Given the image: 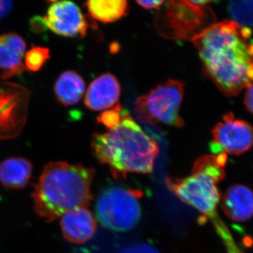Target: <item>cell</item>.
<instances>
[{
  "instance_id": "obj_4",
  "label": "cell",
  "mask_w": 253,
  "mask_h": 253,
  "mask_svg": "<svg viewBox=\"0 0 253 253\" xmlns=\"http://www.w3.org/2000/svg\"><path fill=\"white\" fill-rule=\"evenodd\" d=\"M227 156L225 153L205 155L198 158L191 174L185 178L166 179L171 192L184 204L199 211L201 224L211 220L214 229L224 224L218 215L217 208L221 199L217 184L225 177Z\"/></svg>"
},
{
  "instance_id": "obj_21",
  "label": "cell",
  "mask_w": 253,
  "mask_h": 253,
  "mask_svg": "<svg viewBox=\"0 0 253 253\" xmlns=\"http://www.w3.org/2000/svg\"><path fill=\"white\" fill-rule=\"evenodd\" d=\"M121 253H160L157 249L146 243H136L126 246Z\"/></svg>"
},
{
  "instance_id": "obj_24",
  "label": "cell",
  "mask_w": 253,
  "mask_h": 253,
  "mask_svg": "<svg viewBox=\"0 0 253 253\" xmlns=\"http://www.w3.org/2000/svg\"><path fill=\"white\" fill-rule=\"evenodd\" d=\"M138 4L145 9H151L159 7L161 4H164V1H136Z\"/></svg>"
},
{
  "instance_id": "obj_3",
  "label": "cell",
  "mask_w": 253,
  "mask_h": 253,
  "mask_svg": "<svg viewBox=\"0 0 253 253\" xmlns=\"http://www.w3.org/2000/svg\"><path fill=\"white\" fill-rule=\"evenodd\" d=\"M94 174V168L82 164L48 163L32 194L35 211L51 222L71 210L88 207L93 199Z\"/></svg>"
},
{
  "instance_id": "obj_8",
  "label": "cell",
  "mask_w": 253,
  "mask_h": 253,
  "mask_svg": "<svg viewBox=\"0 0 253 253\" xmlns=\"http://www.w3.org/2000/svg\"><path fill=\"white\" fill-rule=\"evenodd\" d=\"M29 99V91L25 86L0 81V139H13L22 131Z\"/></svg>"
},
{
  "instance_id": "obj_22",
  "label": "cell",
  "mask_w": 253,
  "mask_h": 253,
  "mask_svg": "<svg viewBox=\"0 0 253 253\" xmlns=\"http://www.w3.org/2000/svg\"><path fill=\"white\" fill-rule=\"evenodd\" d=\"M244 104L246 105L248 111L253 114V83L246 88Z\"/></svg>"
},
{
  "instance_id": "obj_5",
  "label": "cell",
  "mask_w": 253,
  "mask_h": 253,
  "mask_svg": "<svg viewBox=\"0 0 253 253\" xmlns=\"http://www.w3.org/2000/svg\"><path fill=\"white\" fill-rule=\"evenodd\" d=\"M211 1H170L158 16V28L163 36L175 40H191L215 23L207 4Z\"/></svg>"
},
{
  "instance_id": "obj_11",
  "label": "cell",
  "mask_w": 253,
  "mask_h": 253,
  "mask_svg": "<svg viewBox=\"0 0 253 253\" xmlns=\"http://www.w3.org/2000/svg\"><path fill=\"white\" fill-rule=\"evenodd\" d=\"M60 226L63 237L70 243L85 244L94 235L96 223L85 208L71 210L61 217Z\"/></svg>"
},
{
  "instance_id": "obj_16",
  "label": "cell",
  "mask_w": 253,
  "mask_h": 253,
  "mask_svg": "<svg viewBox=\"0 0 253 253\" xmlns=\"http://www.w3.org/2000/svg\"><path fill=\"white\" fill-rule=\"evenodd\" d=\"M85 91L83 78L73 71H65L55 83L54 92L58 101L65 106L76 105Z\"/></svg>"
},
{
  "instance_id": "obj_14",
  "label": "cell",
  "mask_w": 253,
  "mask_h": 253,
  "mask_svg": "<svg viewBox=\"0 0 253 253\" xmlns=\"http://www.w3.org/2000/svg\"><path fill=\"white\" fill-rule=\"evenodd\" d=\"M221 209L229 219L244 222L253 217V192L246 186L228 188L221 201Z\"/></svg>"
},
{
  "instance_id": "obj_20",
  "label": "cell",
  "mask_w": 253,
  "mask_h": 253,
  "mask_svg": "<svg viewBox=\"0 0 253 253\" xmlns=\"http://www.w3.org/2000/svg\"><path fill=\"white\" fill-rule=\"evenodd\" d=\"M123 109L121 106H116L113 109L109 110L100 115L98 121L104 125L108 129H111L121 121Z\"/></svg>"
},
{
  "instance_id": "obj_1",
  "label": "cell",
  "mask_w": 253,
  "mask_h": 253,
  "mask_svg": "<svg viewBox=\"0 0 253 253\" xmlns=\"http://www.w3.org/2000/svg\"><path fill=\"white\" fill-rule=\"evenodd\" d=\"M252 30L233 20L215 23L192 40L204 74L225 96L253 83Z\"/></svg>"
},
{
  "instance_id": "obj_6",
  "label": "cell",
  "mask_w": 253,
  "mask_h": 253,
  "mask_svg": "<svg viewBox=\"0 0 253 253\" xmlns=\"http://www.w3.org/2000/svg\"><path fill=\"white\" fill-rule=\"evenodd\" d=\"M141 190L111 186L103 190L95 204L96 217L106 229L126 232L134 229L140 221Z\"/></svg>"
},
{
  "instance_id": "obj_15",
  "label": "cell",
  "mask_w": 253,
  "mask_h": 253,
  "mask_svg": "<svg viewBox=\"0 0 253 253\" xmlns=\"http://www.w3.org/2000/svg\"><path fill=\"white\" fill-rule=\"evenodd\" d=\"M33 171V164L27 158H7L0 163V183L9 189H23L31 180Z\"/></svg>"
},
{
  "instance_id": "obj_19",
  "label": "cell",
  "mask_w": 253,
  "mask_h": 253,
  "mask_svg": "<svg viewBox=\"0 0 253 253\" xmlns=\"http://www.w3.org/2000/svg\"><path fill=\"white\" fill-rule=\"evenodd\" d=\"M50 59V51L44 46H33L25 55V67L32 72H37Z\"/></svg>"
},
{
  "instance_id": "obj_10",
  "label": "cell",
  "mask_w": 253,
  "mask_h": 253,
  "mask_svg": "<svg viewBox=\"0 0 253 253\" xmlns=\"http://www.w3.org/2000/svg\"><path fill=\"white\" fill-rule=\"evenodd\" d=\"M43 21L50 31L66 38H83L88 29L81 9L71 1H51Z\"/></svg>"
},
{
  "instance_id": "obj_18",
  "label": "cell",
  "mask_w": 253,
  "mask_h": 253,
  "mask_svg": "<svg viewBox=\"0 0 253 253\" xmlns=\"http://www.w3.org/2000/svg\"><path fill=\"white\" fill-rule=\"evenodd\" d=\"M227 8L233 21L241 26L253 28V1H231Z\"/></svg>"
},
{
  "instance_id": "obj_17",
  "label": "cell",
  "mask_w": 253,
  "mask_h": 253,
  "mask_svg": "<svg viewBox=\"0 0 253 253\" xmlns=\"http://www.w3.org/2000/svg\"><path fill=\"white\" fill-rule=\"evenodd\" d=\"M86 6L93 18L102 23H113L127 12V1L125 0H91Z\"/></svg>"
},
{
  "instance_id": "obj_23",
  "label": "cell",
  "mask_w": 253,
  "mask_h": 253,
  "mask_svg": "<svg viewBox=\"0 0 253 253\" xmlns=\"http://www.w3.org/2000/svg\"><path fill=\"white\" fill-rule=\"evenodd\" d=\"M12 8V1H0V19L5 17Z\"/></svg>"
},
{
  "instance_id": "obj_13",
  "label": "cell",
  "mask_w": 253,
  "mask_h": 253,
  "mask_svg": "<svg viewBox=\"0 0 253 253\" xmlns=\"http://www.w3.org/2000/svg\"><path fill=\"white\" fill-rule=\"evenodd\" d=\"M121 95V86L111 74H104L91 83L85 94L84 104L95 111H104L117 104Z\"/></svg>"
},
{
  "instance_id": "obj_2",
  "label": "cell",
  "mask_w": 253,
  "mask_h": 253,
  "mask_svg": "<svg viewBox=\"0 0 253 253\" xmlns=\"http://www.w3.org/2000/svg\"><path fill=\"white\" fill-rule=\"evenodd\" d=\"M91 146L96 159L109 166L111 174L117 179L126 177L128 173L152 172L159 154L156 141L125 109L118 124L106 132L92 136Z\"/></svg>"
},
{
  "instance_id": "obj_7",
  "label": "cell",
  "mask_w": 253,
  "mask_h": 253,
  "mask_svg": "<svg viewBox=\"0 0 253 253\" xmlns=\"http://www.w3.org/2000/svg\"><path fill=\"white\" fill-rule=\"evenodd\" d=\"M184 86L181 82L176 80L158 84L149 94L136 101V112L147 122L181 127L184 125L179 115Z\"/></svg>"
},
{
  "instance_id": "obj_9",
  "label": "cell",
  "mask_w": 253,
  "mask_h": 253,
  "mask_svg": "<svg viewBox=\"0 0 253 253\" xmlns=\"http://www.w3.org/2000/svg\"><path fill=\"white\" fill-rule=\"evenodd\" d=\"M212 136L211 149L213 154H243L253 146V126L243 120L236 119L232 113L226 114L216 125Z\"/></svg>"
},
{
  "instance_id": "obj_12",
  "label": "cell",
  "mask_w": 253,
  "mask_h": 253,
  "mask_svg": "<svg viewBox=\"0 0 253 253\" xmlns=\"http://www.w3.org/2000/svg\"><path fill=\"white\" fill-rule=\"evenodd\" d=\"M26 44L22 37L14 33L0 36V69L1 79L21 74L26 67L23 62Z\"/></svg>"
}]
</instances>
